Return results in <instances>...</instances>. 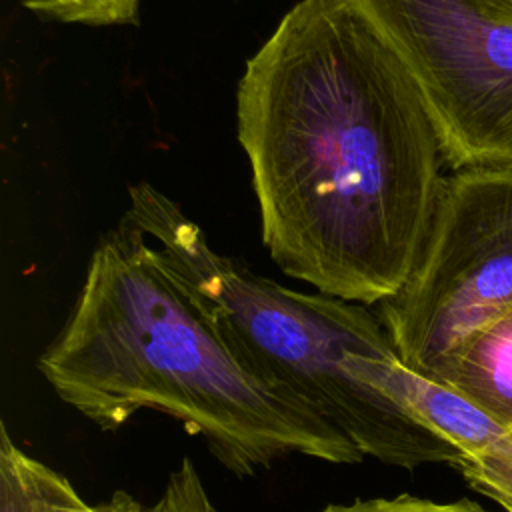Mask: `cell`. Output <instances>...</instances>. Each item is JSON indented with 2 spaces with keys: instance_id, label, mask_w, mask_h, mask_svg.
I'll return each instance as SVG.
<instances>
[{
  "instance_id": "1",
  "label": "cell",
  "mask_w": 512,
  "mask_h": 512,
  "mask_svg": "<svg viewBox=\"0 0 512 512\" xmlns=\"http://www.w3.org/2000/svg\"><path fill=\"white\" fill-rule=\"evenodd\" d=\"M238 142L276 266L372 306L410 278L444 188L430 112L348 0H300L250 56Z\"/></svg>"
},
{
  "instance_id": "2",
  "label": "cell",
  "mask_w": 512,
  "mask_h": 512,
  "mask_svg": "<svg viewBox=\"0 0 512 512\" xmlns=\"http://www.w3.org/2000/svg\"><path fill=\"white\" fill-rule=\"evenodd\" d=\"M38 370L100 430H116L140 410L162 412L202 436L238 478L292 454L328 464L364 460L324 418L258 382L124 220L94 248L76 304Z\"/></svg>"
},
{
  "instance_id": "3",
  "label": "cell",
  "mask_w": 512,
  "mask_h": 512,
  "mask_svg": "<svg viewBox=\"0 0 512 512\" xmlns=\"http://www.w3.org/2000/svg\"><path fill=\"white\" fill-rule=\"evenodd\" d=\"M124 222L188 290L238 362L284 402L312 412L386 466L458 468L462 452L408 404L406 364L364 304L286 288L220 254L148 182L128 188Z\"/></svg>"
},
{
  "instance_id": "4",
  "label": "cell",
  "mask_w": 512,
  "mask_h": 512,
  "mask_svg": "<svg viewBox=\"0 0 512 512\" xmlns=\"http://www.w3.org/2000/svg\"><path fill=\"white\" fill-rule=\"evenodd\" d=\"M416 84L446 164L512 168V0H348Z\"/></svg>"
},
{
  "instance_id": "5",
  "label": "cell",
  "mask_w": 512,
  "mask_h": 512,
  "mask_svg": "<svg viewBox=\"0 0 512 512\" xmlns=\"http://www.w3.org/2000/svg\"><path fill=\"white\" fill-rule=\"evenodd\" d=\"M512 310V168L444 180L422 254L378 304L400 360L426 376L464 338Z\"/></svg>"
},
{
  "instance_id": "6",
  "label": "cell",
  "mask_w": 512,
  "mask_h": 512,
  "mask_svg": "<svg viewBox=\"0 0 512 512\" xmlns=\"http://www.w3.org/2000/svg\"><path fill=\"white\" fill-rule=\"evenodd\" d=\"M408 404L460 452L458 470L482 494L512 512V432L452 390L406 368Z\"/></svg>"
},
{
  "instance_id": "7",
  "label": "cell",
  "mask_w": 512,
  "mask_h": 512,
  "mask_svg": "<svg viewBox=\"0 0 512 512\" xmlns=\"http://www.w3.org/2000/svg\"><path fill=\"white\" fill-rule=\"evenodd\" d=\"M424 378L512 432V310L464 338Z\"/></svg>"
},
{
  "instance_id": "8",
  "label": "cell",
  "mask_w": 512,
  "mask_h": 512,
  "mask_svg": "<svg viewBox=\"0 0 512 512\" xmlns=\"http://www.w3.org/2000/svg\"><path fill=\"white\" fill-rule=\"evenodd\" d=\"M132 494L116 490L106 500L86 502L72 482L26 454L0 426V512H146Z\"/></svg>"
},
{
  "instance_id": "9",
  "label": "cell",
  "mask_w": 512,
  "mask_h": 512,
  "mask_svg": "<svg viewBox=\"0 0 512 512\" xmlns=\"http://www.w3.org/2000/svg\"><path fill=\"white\" fill-rule=\"evenodd\" d=\"M28 12L54 22L84 26L134 24L140 0H14Z\"/></svg>"
},
{
  "instance_id": "10",
  "label": "cell",
  "mask_w": 512,
  "mask_h": 512,
  "mask_svg": "<svg viewBox=\"0 0 512 512\" xmlns=\"http://www.w3.org/2000/svg\"><path fill=\"white\" fill-rule=\"evenodd\" d=\"M146 512H220L212 502L198 468L190 458H182L170 472L162 494Z\"/></svg>"
},
{
  "instance_id": "11",
  "label": "cell",
  "mask_w": 512,
  "mask_h": 512,
  "mask_svg": "<svg viewBox=\"0 0 512 512\" xmlns=\"http://www.w3.org/2000/svg\"><path fill=\"white\" fill-rule=\"evenodd\" d=\"M320 512H488L472 500L436 502L412 494H398L392 498H358L348 504H328Z\"/></svg>"
}]
</instances>
